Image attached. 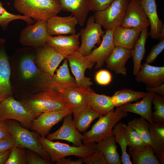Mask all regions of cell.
Listing matches in <instances>:
<instances>
[{"label": "cell", "mask_w": 164, "mask_h": 164, "mask_svg": "<svg viewBox=\"0 0 164 164\" xmlns=\"http://www.w3.org/2000/svg\"><path fill=\"white\" fill-rule=\"evenodd\" d=\"M0 117L5 120H14L27 129H32V123L36 118L33 112L13 96L0 103Z\"/></svg>", "instance_id": "obj_8"}, {"label": "cell", "mask_w": 164, "mask_h": 164, "mask_svg": "<svg viewBox=\"0 0 164 164\" xmlns=\"http://www.w3.org/2000/svg\"><path fill=\"white\" fill-rule=\"evenodd\" d=\"M66 58L77 86L83 88L90 87L93 83L91 78L85 76V73L87 69L92 68L94 65L78 51L68 55Z\"/></svg>", "instance_id": "obj_14"}, {"label": "cell", "mask_w": 164, "mask_h": 164, "mask_svg": "<svg viewBox=\"0 0 164 164\" xmlns=\"http://www.w3.org/2000/svg\"><path fill=\"white\" fill-rule=\"evenodd\" d=\"M72 114L69 108L43 113L33 121L32 129L36 131L41 136L46 137L55 125L63 120L66 116Z\"/></svg>", "instance_id": "obj_13"}, {"label": "cell", "mask_w": 164, "mask_h": 164, "mask_svg": "<svg viewBox=\"0 0 164 164\" xmlns=\"http://www.w3.org/2000/svg\"><path fill=\"white\" fill-rule=\"evenodd\" d=\"M47 21H36L33 24L27 25L21 32L19 41L23 46L37 49L46 44L52 36L48 33L46 28Z\"/></svg>", "instance_id": "obj_10"}, {"label": "cell", "mask_w": 164, "mask_h": 164, "mask_svg": "<svg viewBox=\"0 0 164 164\" xmlns=\"http://www.w3.org/2000/svg\"><path fill=\"white\" fill-rule=\"evenodd\" d=\"M152 103L155 110L152 114L153 123L164 124V99L155 93L154 94Z\"/></svg>", "instance_id": "obj_39"}, {"label": "cell", "mask_w": 164, "mask_h": 164, "mask_svg": "<svg viewBox=\"0 0 164 164\" xmlns=\"http://www.w3.org/2000/svg\"><path fill=\"white\" fill-rule=\"evenodd\" d=\"M12 149L0 153V164H5L9 157Z\"/></svg>", "instance_id": "obj_50"}, {"label": "cell", "mask_w": 164, "mask_h": 164, "mask_svg": "<svg viewBox=\"0 0 164 164\" xmlns=\"http://www.w3.org/2000/svg\"><path fill=\"white\" fill-rule=\"evenodd\" d=\"M150 25L139 0L130 1L121 26L125 28H138L143 30Z\"/></svg>", "instance_id": "obj_16"}, {"label": "cell", "mask_w": 164, "mask_h": 164, "mask_svg": "<svg viewBox=\"0 0 164 164\" xmlns=\"http://www.w3.org/2000/svg\"><path fill=\"white\" fill-rule=\"evenodd\" d=\"M124 124L118 122L114 126L112 130L116 142L120 145L121 151V161L123 164H132V162L130 159V156L127 151L129 145L128 140L124 128Z\"/></svg>", "instance_id": "obj_35"}, {"label": "cell", "mask_w": 164, "mask_h": 164, "mask_svg": "<svg viewBox=\"0 0 164 164\" xmlns=\"http://www.w3.org/2000/svg\"><path fill=\"white\" fill-rule=\"evenodd\" d=\"M128 116V112L122 111L119 107L107 114L101 116L91 130L84 132L82 140L84 145L98 142L109 135L115 125Z\"/></svg>", "instance_id": "obj_5"}, {"label": "cell", "mask_w": 164, "mask_h": 164, "mask_svg": "<svg viewBox=\"0 0 164 164\" xmlns=\"http://www.w3.org/2000/svg\"><path fill=\"white\" fill-rule=\"evenodd\" d=\"M36 49L37 65L42 72L50 76L54 74L60 63L67 57L46 44Z\"/></svg>", "instance_id": "obj_11"}, {"label": "cell", "mask_w": 164, "mask_h": 164, "mask_svg": "<svg viewBox=\"0 0 164 164\" xmlns=\"http://www.w3.org/2000/svg\"><path fill=\"white\" fill-rule=\"evenodd\" d=\"M134 164H159V159L156 157L152 146L147 145L144 148L136 150H129Z\"/></svg>", "instance_id": "obj_33"}, {"label": "cell", "mask_w": 164, "mask_h": 164, "mask_svg": "<svg viewBox=\"0 0 164 164\" xmlns=\"http://www.w3.org/2000/svg\"><path fill=\"white\" fill-rule=\"evenodd\" d=\"M128 125L140 135L143 141L147 144L152 146L149 130L150 124L144 118H135L128 122Z\"/></svg>", "instance_id": "obj_36"}, {"label": "cell", "mask_w": 164, "mask_h": 164, "mask_svg": "<svg viewBox=\"0 0 164 164\" xmlns=\"http://www.w3.org/2000/svg\"><path fill=\"white\" fill-rule=\"evenodd\" d=\"M26 148L15 145L5 164H27Z\"/></svg>", "instance_id": "obj_40"}, {"label": "cell", "mask_w": 164, "mask_h": 164, "mask_svg": "<svg viewBox=\"0 0 164 164\" xmlns=\"http://www.w3.org/2000/svg\"><path fill=\"white\" fill-rule=\"evenodd\" d=\"M6 42V40L0 37V45L5 44Z\"/></svg>", "instance_id": "obj_51"}, {"label": "cell", "mask_w": 164, "mask_h": 164, "mask_svg": "<svg viewBox=\"0 0 164 164\" xmlns=\"http://www.w3.org/2000/svg\"><path fill=\"white\" fill-rule=\"evenodd\" d=\"M129 1H132V0H129Z\"/></svg>", "instance_id": "obj_52"}, {"label": "cell", "mask_w": 164, "mask_h": 164, "mask_svg": "<svg viewBox=\"0 0 164 164\" xmlns=\"http://www.w3.org/2000/svg\"><path fill=\"white\" fill-rule=\"evenodd\" d=\"M62 10L70 12L81 26L84 24L91 11L89 0H58Z\"/></svg>", "instance_id": "obj_26"}, {"label": "cell", "mask_w": 164, "mask_h": 164, "mask_svg": "<svg viewBox=\"0 0 164 164\" xmlns=\"http://www.w3.org/2000/svg\"><path fill=\"white\" fill-rule=\"evenodd\" d=\"M149 36L148 28L141 31L140 36L133 48L131 50V57L133 62V74L136 75L138 72L145 51V45Z\"/></svg>", "instance_id": "obj_31"}, {"label": "cell", "mask_w": 164, "mask_h": 164, "mask_svg": "<svg viewBox=\"0 0 164 164\" xmlns=\"http://www.w3.org/2000/svg\"><path fill=\"white\" fill-rule=\"evenodd\" d=\"M15 9L36 22L47 21L62 10L58 0H15Z\"/></svg>", "instance_id": "obj_2"}, {"label": "cell", "mask_w": 164, "mask_h": 164, "mask_svg": "<svg viewBox=\"0 0 164 164\" xmlns=\"http://www.w3.org/2000/svg\"><path fill=\"white\" fill-rule=\"evenodd\" d=\"M146 89L147 92H152L154 93L164 95V84L163 83L159 86L152 87L147 86L146 87Z\"/></svg>", "instance_id": "obj_49"}, {"label": "cell", "mask_w": 164, "mask_h": 164, "mask_svg": "<svg viewBox=\"0 0 164 164\" xmlns=\"http://www.w3.org/2000/svg\"><path fill=\"white\" fill-rule=\"evenodd\" d=\"M80 32L70 36L60 35L50 37L46 44L58 53L67 57L76 51L80 47Z\"/></svg>", "instance_id": "obj_20"}, {"label": "cell", "mask_w": 164, "mask_h": 164, "mask_svg": "<svg viewBox=\"0 0 164 164\" xmlns=\"http://www.w3.org/2000/svg\"><path fill=\"white\" fill-rule=\"evenodd\" d=\"M68 61L64 59L62 65L56 70V73L50 76L43 72L36 84L35 92L41 90H54L62 93L73 87L77 86L75 78L71 75Z\"/></svg>", "instance_id": "obj_6"}, {"label": "cell", "mask_w": 164, "mask_h": 164, "mask_svg": "<svg viewBox=\"0 0 164 164\" xmlns=\"http://www.w3.org/2000/svg\"><path fill=\"white\" fill-rule=\"evenodd\" d=\"M78 23L76 18L72 15L66 17L57 15L47 21L46 28L48 33L53 35H64L76 33V27Z\"/></svg>", "instance_id": "obj_19"}, {"label": "cell", "mask_w": 164, "mask_h": 164, "mask_svg": "<svg viewBox=\"0 0 164 164\" xmlns=\"http://www.w3.org/2000/svg\"><path fill=\"white\" fill-rule=\"evenodd\" d=\"M164 49V38L159 40V42L154 46L151 49L150 52L146 58V63L150 64L155 62L157 57Z\"/></svg>", "instance_id": "obj_42"}, {"label": "cell", "mask_w": 164, "mask_h": 164, "mask_svg": "<svg viewBox=\"0 0 164 164\" xmlns=\"http://www.w3.org/2000/svg\"><path fill=\"white\" fill-rule=\"evenodd\" d=\"M131 50L123 47L115 46L105 63L107 68L116 74L125 76L127 68L125 65L131 57Z\"/></svg>", "instance_id": "obj_25"}, {"label": "cell", "mask_w": 164, "mask_h": 164, "mask_svg": "<svg viewBox=\"0 0 164 164\" xmlns=\"http://www.w3.org/2000/svg\"><path fill=\"white\" fill-rule=\"evenodd\" d=\"M147 94L142 91L125 88L116 91L111 96V101L114 107H117L142 99Z\"/></svg>", "instance_id": "obj_32"}, {"label": "cell", "mask_w": 164, "mask_h": 164, "mask_svg": "<svg viewBox=\"0 0 164 164\" xmlns=\"http://www.w3.org/2000/svg\"><path fill=\"white\" fill-rule=\"evenodd\" d=\"M114 0H89L91 11H100L107 9Z\"/></svg>", "instance_id": "obj_45"}, {"label": "cell", "mask_w": 164, "mask_h": 164, "mask_svg": "<svg viewBox=\"0 0 164 164\" xmlns=\"http://www.w3.org/2000/svg\"><path fill=\"white\" fill-rule=\"evenodd\" d=\"M113 29L106 30L102 36L103 39L100 46L86 56L91 63L94 65L96 64V69L102 67L115 47L113 41Z\"/></svg>", "instance_id": "obj_18"}, {"label": "cell", "mask_w": 164, "mask_h": 164, "mask_svg": "<svg viewBox=\"0 0 164 164\" xmlns=\"http://www.w3.org/2000/svg\"><path fill=\"white\" fill-rule=\"evenodd\" d=\"M36 49L29 47L18 49L12 57V61L18 64L19 78L24 83L36 82V86L43 72L36 61Z\"/></svg>", "instance_id": "obj_3"}, {"label": "cell", "mask_w": 164, "mask_h": 164, "mask_svg": "<svg viewBox=\"0 0 164 164\" xmlns=\"http://www.w3.org/2000/svg\"><path fill=\"white\" fill-rule=\"evenodd\" d=\"M128 143L130 150H136L145 147L147 145L139 134L128 125L124 124Z\"/></svg>", "instance_id": "obj_38"}, {"label": "cell", "mask_w": 164, "mask_h": 164, "mask_svg": "<svg viewBox=\"0 0 164 164\" xmlns=\"http://www.w3.org/2000/svg\"><path fill=\"white\" fill-rule=\"evenodd\" d=\"M81 44L78 51L82 55L87 56L89 54L95 45L99 42L105 33L100 24L96 22L94 15L88 19L85 28L80 32Z\"/></svg>", "instance_id": "obj_12"}, {"label": "cell", "mask_w": 164, "mask_h": 164, "mask_svg": "<svg viewBox=\"0 0 164 164\" xmlns=\"http://www.w3.org/2000/svg\"><path fill=\"white\" fill-rule=\"evenodd\" d=\"M114 137L112 133L96 144L97 149L103 154L107 164H121Z\"/></svg>", "instance_id": "obj_29"}, {"label": "cell", "mask_w": 164, "mask_h": 164, "mask_svg": "<svg viewBox=\"0 0 164 164\" xmlns=\"http://www.w3.org/2000/svg\"><path fill=\"white\" fill-rule=\"evenodd\" d=\"M11 73L10 58L5 44H3L0 45V103L5 99L13 96Z\"/></svg>", "instance_id": "obj_17"}, {"label": "cell", "mask_w": 164, "mask_h": 164, "mask_svg": "<svg viewBox=\"0 0 164 164\" xmlns=\"http://www.w3.org/2000/svg\"><path fill=\"white\" fill-rule=\"evenodd\" d=\"M88 88L77 86L61 93L64 101L72 111L73 116L88 105Z\"/></svg>", "instance_id": "obj_23"}, {"label": "cell", "mask_w": 164, "mask_h": 164, "mask_svg": "<svg viewBox=\"0 0 164 164\" xmlns=\"http://www.w3.org/2000/svg\"><path fill=\"white\" fill-rule=\"evenodd\" d=\"M17 19L24 21L27 25H32L36 22L33 19L28 17L9 12L4 8L2 3L0 1V26L2 30H6L10 22Z\"/></svg>", "instance_id": "obj_37"}, {"label": "cell", "mask_w": 164, "mask_h": 164, "mask_svg": "<svg viewBox=\"0 0 164 164\" xmlns=\"http://www.w3.org/2000/svg\"><path fill=\"white\" fill-rule=\"evenodd\" d=\"M27 164H51V161L47 160L41 157L37 153L28 149H26Z\"/></svg>", "instance_id": "obj_41"}, {"label": "cell", "mask_w": 164, "mask_h": 164, "mask_svg": "<svg viewBox=\"0 0 164 164\" xmlns=\"http://www.w3.org/2000/svg\"><path fill=\"white\" fill-rule=\"evenodd\" d=\"M139 2L150 22L149 34L153 39L160 40L164 26L158 15L155 0H139Z\"/></svg>", "instance_id": "obj_22"}, {"label": "cell", "mask_w": 164, "mask_h": 164, "mask_svg": "<svg viewBox=\"0 0 164 164\" xmlns=\"http://www.w3.org/2000/svg\"><path fill=\"white\" fill-rule=\"evenodd\" d=\"M146 95L140 101L129 103L119 107L123 111L139 115L145 119L150 124L153 123L152 120V100L154 93L147 92Z\"/></svg>", "instance_id": "obj_27"}, {"label": "cell", "mask_w": 164, "mask_h": 164, "mask_svg": "<svg viewBox=\"0 0 164 164\" xmlns=\"http://www.w3.org/2000/svg\"><path fill=\"white\" fill-rule=\"evenodd\" d=\"M15 145L12 136L0 140V153L11 149Z\"/></svg>", "instance_id": "obj_46"}, {"label": "cell", "mask_w": 164, "mask_h": 164, "mask_svg": "<svg viewBox=\"0 0 164 164\" xmlns=\"http://www.w3.org/2000/svg\"><path fill=\"white\" fill-rule=\"evenodd\" d=\"M138 28H125L119 26L113 31V38L115 46L131 50L138 39L142 31Z\"/></svg>", "instance_id": "obj_24"}, {"label": "cell", "mask_w": 164, "mask_h": 164, "mask_svg": "<svg viewBox=\"0 0 164 164\" xmlns=\"http://www.w3.org/2000/svg\"><path fill=\"white\" fill-rule=\"evenodd\" d=\"M19 101L33 112L36 118L43 112L69 108L61 93L54 90L39 91Z\"/></svg>", "instance_id": "obj_1"}, {"label": "cell", "mask_w": 164, "mask_h": 164, "mask_svg": "<svg viewBox=\"0 0 164 164\" xmlns=\"http://www.w3.org/2000/svg\"><path fill=\"white\" fill-rule=\"evenodd\" d=\"M38 139L44 150L49 155L53 163L70 155L84 158L91 155L97 150L95 142L78 147L59 142H54L43 136H39Z\"/></svg>", "instance_id": "obj_4"}, {"label": "cell", "mask_w": 164, "mask_h": 164, "mask_svg": "<svg viewBox=\"0 0 164 164\" xmlns=\"http://www.w3.org/2000/svg\"><path fill=\"white\" fill-rule=\"evenodd\" d=\"M82 159L83 163L87 164H107L103 154L97 150L91 155Z\"/></svg>", "instance_id": "obj_43"}, {"label": "cell", "mask_w": 164, "mask_h": 164, "mask_svg": "<svg viewBox=\"0 0 164 164\" xmlns=\"http://www.w3.org/2000/svg\"><path fill=\"white\" fill-rule=\"evenodd\" d=\"M12 136L6 120L0 117V140Z\"/></svg>", "instance_id": "obj_47"}, {"label": "cell", "mask_w": 164, "mask_h": 164, "mask_svg": "<svg viewBox=\"0 0 164 164\" xmlns=\"http://www.w3.org/2000/svg\"><path fill=\"white\" fill-rule=\"evenodd\" d=\"M56 164H82L83 163L82 158L75 160H72L70 158H65L60 159L56 161Z\"/></svg>", "instance_id": "obj_48"}, {"label": "cell", "mask_w": 164, "mask_h": 164, "mask_svg": "<svg viewBox=\"0 0 164 164\" xmlns=\"http://www.w3.org/2000/svg\"><path fill=\"white\" fill-rule=\"evenodd\" d=\"M101 115L93 110L88 105L73 116L74 122L77 129L81 132H85L92 122Z\"/></svg>", "instance_id": "obj_34"}, {"label": "cell", "mask_w": 164, "mask_h": 164, "mask_svg": "<svg viewBox=\"0 0 164 164\" xmlns=\"http://www.w3.org/2000/svg\"><path fill=\"white\" fill-rule=\"evenodd\" d=\"M87 105L101 115L107 114L114 108L112 103L111 96L97 94L90 87L87 90Z\"/></svg>", "instance_id": "obj_28"}, {"label": "cell", "mask_w": 164, "mask_h": 164, "mask_svg": "<svg viewBox=\"0 0 164 164\" xmlns=\"http://www.w3.org/2000/svg\"><path fill=\"white\" fill-rule=\"evenodd\" d=\"M12 136L14 139L15 145L30 149L37 153L43 158L51 161L49 155L43 149L38 140L39 136L14 120H6Z\"/></svg>", "instance_id": "obj_7"}, {"label": "cell", "mask_w": 164, "mask_h": 164, "mask_svg": "<svg viewBox=\"0 0 164 164\" xmlns=\"http://www.w3.org/2000/svg\"><path fill=\"white\" fill-rule=\"evenodd\" d=\"M149 130L152 146L160 163H164V124H150Z\"/></svg>", "instance_id": "obj_30"}, {"label": "cell", "mask_w": 164, "mask_h": 164, "mask_svg": "<svg viewBox=\"0 0 164 164\" xmlns=\"http://www.w3.org/2000/svg\"><path fill=\"white\" fill-rule=\"evenodd\" d=\"M112 77L110 73L107 70H101L96 74L95 79L99 84L106 85L109 84L112 80Z\"/></svg>", "instance_id": "obj_44"}, {"label": "cell", "mask_w": 164, "mask_h": 164, "mask_svg": "<svg viewBox=\"0 0 164 164\" xmlns=\"http://www.w3.org/2000/svg\"><path fill=\"white\" fill-rule=\"evenodd\" d=\"M135 80L147 86H158L164 82V67L151 66L146 63L141 65Z\"/></svg>", "instance_id": "obj_21"}, {"label": "cell", "mask_w": 164, "mask_h": 164, "mask_svg": "<svg viewBox=\"0 0 164 164\" xmlns=\"http://www.w3.org/2000/svg\"><path fill=\"white\" fill-rule=\"evenodd\" d=\"M63 120L61 127L56 132L49 134L46 138L52 141L55 140H65L72 143L76 146L83 145V135L77 129L74 121L72 119V114L66 116Z\"/></svg>", "instance_id": "obj_15"}, {"label": "cell", "mask_w": 164, "mask_h": 164, "mask_svg": "<svg viewBox=\"0 0 164 164\" xmlns=\"http://www.w3.org/2000/svg\"><path fill=\"white\" fill-rule=\"evenodd\" d=\"M129 0H114L106 9L95 12V21L106 30L121 26Z\"/></svg>", "instance_id": "obj_9"}]
</instances>
